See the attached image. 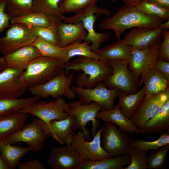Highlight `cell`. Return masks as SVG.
<instances>
[{"label": "cell", "instance_id": "43", "mask_svg": "<svg viewBox=\"0 0 169 169\" xmlns=\"http://www.w3.org/2000/svg\"><path fill=\"white\" fill-rule=\"evenodd\" d=\"M10 18L6 11L5 0H0V32L10 26Z\"/></svg>", "mask_w": 169, "mask_h": 169}, {"label": "cell", "instance_id": "14", "mask_svg": "<svg viewBox=\"0 0 169 169\" xmlns=\"http://www.w3.org/2000/svg\"><path fill=\"white\" fill-rule=\"evenodd\" d=\"M37 118L30 123L6 138L5 141L13 144L18 142L26 143L30 151L35 153L43 149L44 141L48 136L40 127Z\"/></svg>", "mask_w": 169, "mask_h": 169}, {"label": "cell", "instance_id": "8", "mask_svg": "<svg viewBox=\"0 0 169 169\" xmlns=\"http://www.w3.org/2000/svg\"><path fill=\"white\" fill-rule=\"evenodd\" d=\"M108 61L113 69L112 74L103 83L106 86L117 88L125 94L137 92L138 79L135 78L128 67V60H110Z\"/></svg>", "mask_w": 169, "mask_h": 169}, {"label": "cell", "instance_id": "50", "mask_svg": "<svg viewBox=\"0 0 169 169\" xmlns=\"http://www.w3.org/2000/svg\"><path fill=\"white\" fill-rule=\"evenodd\" d=\"M0 169H8L3 162L0 155Z\"/></svg>", "mask_w": 169, "mask_h": 169}, {"label": "cell", "instance_id": "25", "mask_svg": "<svg viewBox=\"0 0 169 169\" xmlns=\"http://www.w3.org/2000/svg\"><path fill=\"white\" fill-rule=\"evenodd\" d=\"M133 49L127 44L123 39L120 38L115 42L99 49L95 53L101 59L106 61L114 59H125L128 60L131 57Z\"/></svg>", "mask_w": 169, "mask_h": 169}, {"label": "cell", "instance_id": "42", "mask_svg": "<svg viewBox=\"0 0 169 169\" xmlns=\"http://www.w3.org/2000/svg\"><path fill=\"white\" fill-rule=\"evenodd\" d=\"M162 37L163 40L159 45L158 59L169 62V31L163 30Z\"/></svg>", "mask_w": 169, "mask_h": 169}, {"label": "cell", "instance_id": "29", "mask_svg": "<svg viewBox=\"0 0 169 169\" xmlns=\"http://www.w3.org/2000/svg\"><path fill=\"white\" fill-rule=\"evenodd\" d=\"M145 95L144 87L137 92L125 94L121 92L118 97L119 101L116 105L121 113L130 119Z\"/></svg>", "mask_w": 169, "mask_h": 169}, {"label": "cell", "instance_id": "26", "mask_svg": "<svg viewBox=\"0 0 169 169\" xmlns=\"http://www.w3.org/2000/svg\"><path fill=\"white\" fill-rule=\"evenodd\" d=\"M141 130L146 134H169V100L155 116L146 123Z\"/></svg>", "mask_w": 169, "mask_h": 169}, {"label": "cell", "instance_id": "33", "mask_svg": "<svg viewBox=\"0 0 169 169\" xmlns=\"http://www.w3.org/2000/svg\"><path fill=\"white\" fill-rule=\"evenodd\" d=\"M10 23L38 27H48L56 24L44 14L35 12L12 18Z\"/></svg>", "mask_w": 169, "mask_h": 169}, {"label": "cell", "instance_id": "38", "mask_svg": "<svg viewBox=\"0 0 169 169\" xmlns=\"http://www.w3.org/2000/svg\"><path fill=\"white\" fill-rule=\"evenodd\" d=\"M169 149V144L161 147L155 152L151 151L147 155V166L150 169H161L166 168V157Z\"/></svg>", "mask_w": 169, "mask_h": 169}, {"label": "cell", "instance_id": "3", "mask_svg": "<svg viewBox=\"0 0 169 169\" xmlns=\"http://www.w3.org/2000/svg\"><path fill=\"white\" fill-rule=\"evenodd\" d=\"M102 14L106 15L108 18L110 17V12L109 10L99 8L96 3H94L75 12L72 16L68 17L62 15L61 19L64 23H67L82 22L87 32L84 41L91 43L90 45V48L95 53L100 49L101 45L107 41L110 37L109 32L98 33L94 28L95 22Z\"/></svg>", "mask_w": 169, "mask_h": 169}, {"label": "cell", "instance_id": "23", "mask_svg": "<svg viewBox=\"0 0 169 169\" xmlns=\"http://www.w3.org/2000/svg\"><path fill=\"white\" fill-rule=\"evenodd\" d=\"M30 151L28 147L16 146L3 140L0 141V155L8 169L18 168L22 157Z\"/></svg>", "mask_w": 169, "mask_h": 169}, {"label": "cell", "instance_id": "11", "mask_svg": "<svg viewBox=\"0 0 169 169\" xmlns=\"http://www.w3.org/2000/svg\"><path fill=\"white\" fill-rule=\"evenodd\" d=\"M37 38L28 27L11 24L5 35L0 37V53L6 56L22 47L32 45Z\"/></svg>", "mask_w": 169, "mask_h": 169}, {"label": "cell", "instance_id": "46", "mask_svg": "<svg viewBox=\"0 0 169 169\" xmlns=\"http://www.w3.org/2000/svg\"><path fill=\"white\" fill-rule=\"evenodd\" d=\"M163 8L169 9V0H147Z\"/></svg>", "mask_w": 169, "mask_h": 169}, {"label": "cell", "instance_id": "47", "mask_svg": "<svg viewBox=\"0 0 169 169\" xmlns=\"http://www.w3.org/2000/svg\"><path fill=\"white\" fill-rule=\"evenodd\" d=\"M7 67L5 56L0 57V72Z\"/></svg>", "mask_w": 169, "mask_h": 169}, {"label": "cell", "instance_id": "9", "mask_svg": "<svg viewBox=\"0 0 169 169\" xmlns=\"http://www.w3.org/2000/svg\"><path fill=\"white\" fill-rule=\"evenodd\" d=\"M69 106V104L61 97L48 102L35 101L17 112L32 114L48 124L52 120L66 118L69 115L65 110Z\"/></svg>", "mask_w": 169, "mask_h": 169}, {"label": "cell", "instance_id": "19", "mask_svg": "<svg viewBox=\"0 0 169 169\" xmlns=\"http://www.w3.org/2000/svg\"><path fill=\"white\" fill-rule=\"evenodd\" d=\"M23 71L7 67L0 72V95L18 98L28 88L20 80Z\"/></svg>", "mask_w": 169, "mask_h": 169}, {"label": "cell", "instance_id": "20", "mask_svg": "<svg viewBox=\"0 0 169 169\" xmlns=\"http://www.w3.org/2000/svg\"><path fill=\"white\" fill-rule=\"evenodd\" d=\"M40 56L38 49L32 45L22 47L4 56L8 67L23 71L32 60Z\"/></svg>", "mask_w": 169, "mask_h": 169}, {"label": "cell", "instance_id": "37", "mask_svg": "<svg viewBox=\"0 0 169 169\" xmlns=\"http://www.w3.org/2000/svg\"><path fill=\"white\" fill-rule=\"evenodd\" d=\"M57 25L55 24L48 27H28L37 38L58 46L59 38Z\"/></svg>", "mask_w": 169, "mask_h": 169}, {"label": "cell", "instance_id": "7", "mask_svg": "<svg viewBox=\"0 0 169 169\" xmlns=\"http://www.w3.org/2000/svg\"><path fill=\"white\" fill-rule=\"evenodd\" d=\"M69 106L65 111L75 118L74 131L81 130L84 138L89 140L90 138V132L87 128V125L90 121L91 122V135L93 137L99 125V122L96 119V116L98 113L101 110V107L95 103L84 104L79 100L70 102Z\"/></svg>", "mask_w": 169, "mask_h": 169}, {"label": "cell", "instance_id": "35", "mask_svg": "<svg viewBox=\"0 0 169 169\" xmlns=\"http://www.w3.org/2000/svg\"><path fill=\"white\" fill-rule=\"evenodd\" d=\"M135 6L139 11L146 16L169 20V9L147 0H142Z\"/></svg>", "mask_w": 169, "mask_h": 169}, {"label": "cell", "instance_id": "2", "mask_svg": "<svg viewBox=\"0 0 169 169\" xmlns=\"http://www.w3.org/2000/svg\"><path fill=\"white\" fill-rule=\"evenodd\" d=\"M64 69L67 74L70 70L82 71V73L76 79L77 86L87 88L103 83L113 72L108 61L96 60L84 56L65 63Z\"/></svg>", "mask_w": 169, "mask_h": 169}, {"label": "cell", "instance_id": "22", "mask_svg": "<svg viewBox=\"0 0 169 169\" xmlns=\"http://www.w3.org/2000/svg\"><path fill=\"white\" fill-rule=\"evenodd\" d=\"M96 118L102 120L104 122L113 123L119 128L127 131L130 134L133 135L135 133L146 134L143 130L139 129L132 123L130 119L127 118L116 105L112 109L100 111L97 113Z\"/></svg>", "mask_w": 169, "mask_h": 169}, {"label": "cell", "instance_id": "34", "mask_svg": "<svg viewBox=\"0 0 169 169\" xmlns=\"http://www.w3.org/2000/svg\"><path fill=\"white\" fill-rule=\"evenodd\" d=\"M6 11L11 18L33 13V0H5Z\"/></svg>", "mask_w": 169, "mask_h": 169}, {"label": "cell", "instance_id": "28", "mask_svg": "<svg viewBox=\"0 0 169 169\" xmlns=\"http://www.w3.org/2000/svg\"><path fill=\"white\" fill-rule=\"evenodd\" d=\"M142 84L145 95L158 94L169 88V80L154 67L147 73Z\"/></svg>", "mask_w": 169, "mask_h": 169}, {"label": "cell", "instance_id": "13", "mask_svg": "<svg viewBox=\"0 0 169 169\" xmlns=\"http://www.w3.org/2000/svg\"><path fill=\"white\" fill-rule=\"evenodd\" d=\"M168 100L169 88L158 94L145 95L130 120L141 130L146 123L157 114Z\"/></svg>", "mask_w": 169, "mask_h": 169}, {"label": "cell", "instance_id": "1", "mask_svg": "<svg viewBox=\"0 0 169 169\" xmlns=\"http://www.w3.org/2000/svg\"><path fill=\"white\" fill-rule=\"evenodd\" d=\"M166 20L146 16L139 11L135 6L125 4L111 17L102 20L99 26L103 30H113L116 38L119 39L121 34L127 29L133 27L156 28Z\"/></svg>", "mask_w": 169, "mask_h": 169}, {"label": "cell", "instance_id": "16", "mask_svg": "<svg viewBox=\"0 0 169 169\" xmlns=\"http://www.w3.org/2000/svg\"><path fill=\"white\" fill-rule=\"evenodd\" d=\"M38 122L48 136L52 137L63 145H71L75 131L74 117L69 115L63 120H52L48 124L39 119Z\"/></svg>", "mask_w": 169, "mask_h": 169}, {"label": "cell", "instance_id": "51", "mask_svg": "<svg viewBox=\"0 0 169 169\" xmlns=\"http://www.w3.org/2000/svg\"><path fill=\"white\" fill-rule=\"evenodd\" d=\"M112 2H116L117 1L119 0H111Z\"/></svg>", "mask_w": 169, "mask_h": 169}, {"label": "cell", "instance_id": "45", "mask_svg": "<svg viewBox=\"0 0 169 169\" xmlns=\"http://www.w3.org/2000/svg\"><path fill=\"white\" fill-rule=\"evenodd\" d=\"M18 169H45V167L38 159L28 160L27 161L20 163L18 167Z\"/></svg>", "mask_w": 169, "mask_h": 169}, {"label": "cell", "instance_id": "48", "mask_svg": "<svg viewBox=\"0 0 169 169\" xmlns=\"http://www.w3.org/2000/svg\"><path fill=\"white\" fill-rule=\"evenodd\" d=\"M142 0H122L125 4L136 6Z\"/></svg>", "mask_w": 169, "mask_h": 169}, {"label": "cell", "instance_id": "21", "mask_svg": "<svg viewBox=\"0 0 169 169\" xmlns=\"http://www.w3.org/2000/svg\"><path fill=\"white\" fill-rule=\"evenodd\" d=\"M59 34L58 46L64 47L73 43L84 41L87 34L83 23H62L57 25Z\"/></svg>", "mask_w": 169, "mask_h": 169}, {"label": "cell", "instance_id": "5", "mask_svg": "<svg viewBox=\"0 0 169 169\" xmlns=\"http://www.w3.org/2000/svg\"><path fill=\"white\" fill-rule=\"evenodd\" d=\"M74 75L73 73L68 74L64 69L47 82L28 90L31 94L40 98L51 97L55 99L64 96L69 100H72L76 96L71 86Z\"/></svg>", "mask_w": 169, "mask_h": 169}, {"label": "cell", "instance_id": "41", "mask_svg": "<svg viewBox=\"0 0 169 169\" xmlns=\"http://www.w3.org/2000/svg\"><path fill=\"white\" fill-rule=\"evenodd\" d=\"M147 151L134 148L131 147L129 154L131 160L124 169H146L147 166Z\"/></svg>", "mask_w": 169, "mask_h": 169}, {"label": "cell", "instance_id": "30", "mask_svg": "<svg viewBox=\"0 0 169 169\" xmlns=\"http://www.w3.org/2000/svg\"><path fill=\"white\" fill-rule=\"evenodd\" d=\"M40 98L37 96L24 98L0 95V115L10 114L37 101Z\"/></svg>", "mask_w": 169, "mask_h": 169}, {"label": "cell", "instance_id": "39", "mask_svg": "<svg viewBox=\"0 0 169 169\" xmlns=\"http://www.w3.org/2000/svg\"><path fill=\"white\" fill-rule=\"evenodd\" d=\"M168 144H169V134L165 132L161 134L157 139L153 141H146L141 139L136 141L133 140L131 142V146L141 150L148 151L152 150L157 151L159 148Z\"/></svg>", "mask_w": 169, "mask_h": 169}, {"label": "cell", "instance_id": "36", "mask_svg": "<svg viewBox=\"0 0 169 169\" xmlns=\"http://www.w3.org/2000/svg\"><path fill=\"white\" fill-rule=\"evenodd\" d=\"M33 45L38 49L42 56L58 59L63 61V47L54 45L38 38H37Z\"/></svg>", "mask_w": 169, "mask_h": 169}, {"label": "cell", "instance_id": "31", "mask_svg": "<svg viewBox=\"0 0 169 169\" xmlns=\"http://www.w3.org/2000/svg\"><path fill=\"white\" fill-rule=\"evenodd\" d=\"M90 42H76L63 47L64 55L63 61L67 63L73 57L76 56H84L94 60H101L100 57L93 52L90 48Z\"/></svg>", "mask_w": 169, "mask_h": 169}, {"label": "cell", "instance_id": "17", "mask_svg": "<svg viewBox=\"0 0 169 169\" xmlns=\"http://www.w3.org/2000/svg\"><path fill=\"white\" fill-rule=\"evenodd\" d=\"M163 30L137 27L126 33L123 39L133 49H143L156 44H160Z\"/></svg>", "mask_w": 169, "mask_h": 169}, {"label": "cell", "instance_id": "27", "mask_svg": "<svg viewBox=\"0 0 169 169\" xmlns=\"http://www.w3.org/2000/svg\"><path fill=\"white\" fill-rule=\"evenodd\" d=\"M28 116V114L18 112L0 115V141L21 129Z\"/></svg>", "mask_w": 169, "mask_h": 169}, {"label": "cell", "instance_id": "6", "mask_svg": "<svg viewBox=\"0 0 169 169\" xmlns=\"http://www.w3.org/2000/svg\"><path fill=\"white\" fill-rule=\"evenodd\" d=\"M104 123L101 134V145L104 150L113 157L129 154L134 140L130 134L113 123Z\"/></svg>", "mask_w": 169, "mask_h": 169}, {"label": "cell", "instance_id": "40", "mask_svg": "<svg viewBox=\"0 0 169 169\" xmlns=\"http://www.w3.org/2000/svg\"><path fill=\"white\" fill-rule=\"evenodd\" d=\"M99 0H61L59 3L61 14L75 13L93 3H96Z\"/></svg>", "mask_w": 169, "mask_h": 169}, {"label": "cell", "instance_id": "4", "mask_svg": "<svg viewBox=\"0 0 169 169\" xmlns=\"http://www.w3.org/2000/svg\"><path fill=\"white\" fill-rule=\"evenodd\" d=\"M64 64L61 59L40 56L28 64L20 80L28 88L42 84L64 69Z\"/></svg>", "mask_w": 169, "mask_h": 169}, {"label": "cell", "instance_id": "44", "mask_svg": "<svg viewBox=\"0 0 169 169\" xmlns=\"http://www.w3.org/2000/svg\"><path fill=\"white\" fill-rule=\"evenodd\" d=\"M154 67L169 80V62L158 59L154 64Z\"/></svg>", "mask_w": 169, "mask_h": 169}, {"label": "cell", "instance_id": "32", "mask_svg": "<svg viewBox=\"0 0 169 169\" xmlns=\"http://www.w3.org/2000/svg\"><path fill=\"white\" fill-rule=\"evenodd\" d=\"M61 0H33V12L43 13L47 15L54 23L59 24L63 21L59 3Z\"/></svg>", "mask_w": 169, "mask_h": 169}, {"label": "cell", "instance_id": "18", "mask_svg": "<svg viewBox=\"0 0 169 169\" xmlns=\"http://www.w3.org/2000/svg\"><path fill=\"white\" fill-rule=\"evenodd\" d=\"M82 161L78 153L71 145L53 148L48 164L52 169H76Z\"/></svg>", "mask_w": 169, "mask_h": 169}, {"label": "cell", "instance_id": "15", "mask_svg": "<svg viewBox=\"0 0 169 169\" xmlns=\"http://www.w3.org/2000/svg\"><path fill=\"white\" fill-rule=\"evenodd\" d=\"M160 44H156L143 49H133L128 60V67L133 76L138 79L140 77L139 86L149 70L154 66L158 59Z\"/></svg>", "mask_w": 169, "mask_h": 169}, {"label": "cell", "instance_id": "12", "mask_svg": "<svg viewBox=\"0 0 169 169\" xmlns=\"http://www.w3.org/2000/svg\"><path fill=\"white\" fill-rule=\"evenodd\" d=\"M103 126L97 131L92 141H88L82 131L74 133L71 146L79 154L82 161H97L112 157L102 147L101 134Z\"/></svg>", "mask_w": 169, "mask_h": 169}, {"label": "cell", "instance_id": "24", "mask_svg": "<svg viewBox=\"0 0 169 169\" xmlns=\"http://www.w3.org/2000/svg\"><path fill=\"white\" fill-rule=\"evenodd\" d=\"M129 154L97 161H83L76 169H124L130 163Z\"/></svg>", "mask_w": 169, "mask_h": 169}, {"label": "cell", "instance_id": "10", "mask_svg": "<svg viewBox=\"0 0 169 169\" xmlns=\"http://www.w3.org/2000/svg\"><path fill=\"white\" fill-rule=\"evenodd\" d=\"M71 88L83 104L95 103L100 106L101 110L113 109L114 100L121 92L116 88L108 89L103 83L89 88L74 86Z\"/></svg>", "mask_w": 169, "mask_h": 169}, {"label": "cell", "instance_id": "49", "mask_svg": "<svg viewBox=\"0 0 169 169\" xmlns=\"http://www.w3.org/2000/svg\"><path fill=\"white\" fill-rule=\"evenodd\" d=\"M159 28L162 29L163 30L169 29V20L166 22H164L160 24L159 25Z\"/></svg>", "mask_w": 169, "mask_h": 169}]
</instances>
